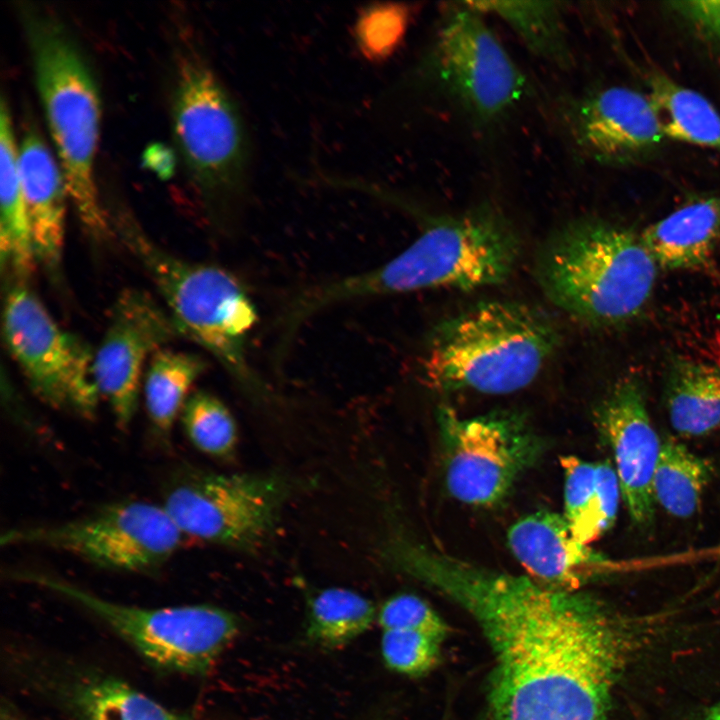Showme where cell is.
I'll list each match as a JSON object with an SVG mask.
<instances>
[{"label": "cell", "mask_w": 720, "mask_h": 720, "mask_svg": "<svg viewBox=\"0 0 720 720\" xmlns=\"http://www.w3.org/2000/svg\"><path fill=\"white\" fill-rule=\"evenodd\" d=\"M394 568L454 601L479 624L494 656V720H604L622 664L610 611L577 590L492 570L397 535Z\"/></svg>", "instance_id": "1"}, {"label": "cell", "mask_w": 720, "mask_h": 720, "mask_svg": "<svg viewBox=\"0 0 720 720\" xmlns=\"http://www.w3.org/2000/svg\"><path fill=\"white\" fill-rule=\"evenodd\" d=\"M520 254L512 223L491 205L432 220L387 263L304 291L287 310L297 325L334 304L432 288L472 290L505 281Z\"/></svg>", "instance_id": "2"}, {"label": "cell", "mask_w": 720, "mask_h": 720, "mask_svg": "<svg viewBox=\"0 0 720 720\" xmlns=\"http://www.w3.org/2000/svg\"><path fill=\"white\" fill-rule=\"evenodd\" d=\"M559 340L555 322L536 307L480 301L433 329L424 380L441 392L513 393L538 377Z\"/></svg>", "instance_id": "3"}, {"label": "cell", "mask_w": 720, "mask_h": 720, "mask_svg": "<svg viewBox=\"0 0 720 720\" xmlns=\"http://www.w3.org/2000/svg\"><path fill=\"white\" fill-rule=\"evenodd\" d=\"M658 269L640 235L600 218H581L544 243L535 272L559 309L583 323L610 327L645 310Z\"/></svg>", "instance_id": "4"}, {"label": "cell", "mask_w": 720, "mask_h": 720, "mask_svg": "<svg viewBox=\"0 0 720 720\" xmlns=\"http://www.w3.org/2000/svg\"><path fill=\"white\" fill-rule=\"evenodd\" d=\"M22 19L35 84L57 153L67 194L77 216L96 240L111 232L94 180L99 134L97 86L72 36L55 16L25 7Z\"/></svg>", "instance_id": "5"}, {"label": "cell", "mask_w": 720, "mask_h": 720, "mask_svg": "<svg viewBox=\"0 0 720 720\" xmlns=\"http://www.w3.org/2000/svg\"><path fill=\"white\" fill-rule=\"evenodd\" d=\"M114 226L144 266L180 336L213 355L249 394L265 395V385L249 364L246 352L248 336L258 320L257 310L239 279L221 267L170 254L126 213L116 216Z\"/></svg>", "instance_id": "6"}, {"label": "cell", "mask_w": 720, "mask_h": 720, "mask_svg": "<svg viewBox=\"0 0 720 720\" xmlns=\"http://www.w3.org/2000/svg\"><path fill=\"white\" fill-rule=\"evenodd\" d=\"M13 576L70 600L97 617L153 666L189 676L206 674L239 632L237 618L209 605L140 607L102 598L48 574Z\"/></svg>", "instance_id": "7"}, {"label": "cell", "mask_w": 720, "mask_h": 720, "mask_svg": "<svg viewBox=\"0 0 720 720\" xmlns=\"http://www.w3.org/2000/svg\"><path fill=\"white\" fill-rule=\"evenodd\" d=\"M174 80L172 126L187 170L209 204L229 207L245 193L250 161L239 109L195 52L179 56Z\"/></svg>", "instance_id": "8"}, {"label": "cell", "mask_w": 720, "mask_h": 720, "mask_svg": "<svg viewBox=\"0 0 720 720\" xmlns=\"http://www.w3.org/2000/svg\"><path fill=\"white\" fill-rule=\"evenodd\" d=\"M183 536L162 505L124 500L55 524L10 528L2 546H38L119 572L152 573L180 548Z\"/></svg>", "instance_id": "9"}, {"label": "cell", "mask_w": 720, "mask_h": 720, "mask_svg": "<svg viewBox=\"0 0 720 720\" xmlns=\"http://www.w3.org/2000/svg\"><path fill=\"white\" fill-rule=\"evenodd\" d=\"M288 490L272 475L184 467L168 481L161 505L183 537L248 551L272 536Z\"/></svg>", "instance_id": "10"}, {"label": "cell", "mask_w": 720, "mask_h": 720, "mask_svg": "<svg viewBox=\"0 0 720 720\" xmlns=\"http://www.w3.org/2000/svg\"><path fill=\"white\" fill-rule=\"evenodd\" d=\"M2 330L9 353L40 400L84 419L94 418L101 400L94 352L58 325L25 281L14 280L7 289Z\"/></svg>", "instance_id": "11"}, {"label": "cell", "mask_w": 720, "mask_h": 720, "mask_svg": "<svg viewBox=\"0 0 720 720\" xmlns=\"http://www.w3.org/2000/svg\"><path fill=\"white\" fill-rule=\"evenodd\" d=\"M437 423L447 489L465 504L488 507L502 502L543 452L542 440L513 412L463 417L441 406Z\"/></svg>", "instance_id": "12"}, {"label": "cell", "mask_w": 720, "mask_h": 720, "mask_svg": "<svg viewBox=\"0 0 720 720\" xmlns=\"http://www.w3.org/2000/svg\"><path fill=\"white\" fill-rule=\"evenodd\" d=\"M483 15L467 2L446 8L428 66L472 118L488 123L522 100L527 81Z\"/></svg>", "instance_id": "13"}, {"label": "cell", "mask_w": 720, "mask_h": 720, "mask_svg": "<svg viewBox=\"0 0 720 720\" xmlns=\"http://www.w3.org/2000/svg\"><path fill=\"white\" fill-rule=\"evenodd\" d=\"M177 336L166 308L147 292L129 288L117 297L94 352L93 373L119 428L127 429L136 414L147 360Z\"/></svg>", "instance_id": "14"}, {"label": "cell", "mask_w": 720, "mask_h": 720, "mask_svg": "<svg viewBox=\"0 0 720 720\" xmlns=\"http://www.w3.org/2000/svg\"><path fill=\"white\" fill-rule=\"evenodd\" d=\"M600 435L609 445L622 498L638 525L653 520L652 481L662 441L648 413L643 386L634 376L621 378L594 411Z\"/></svg>", "instance_id": "15"}, {"label": "cell", "mask_w": 720, "mask_h": 720, "mask_svg": "<svg viewBox=\"0 0 720 720\" xmlns=\"http://www.w3.org/2000/svg\"><path fill=\"white\" fill-rule=\"evenodd\" d=\"M569 121L576 142L599 160L636 157L665 138L650 96L628 87H607L579 100Z\"/></svg>", "instance_id": "16"}, {"label": "cell", "mask_w": 720, "mask_h": 720, "mask_svg": "<svg viewBox=\"0 0 720 720\" xmlns=\"http://www.w3.org/2000/svg\"><path fill=\"white\" fill-rule=\"evenodd\" d=\"M508 546L530 577L550 587L578 590L611 570L610 561L572 534L563 515L538 511L516 521Z\"/></svg>", "instance_id": "17"}, {"label": "cell", "mask_w": 720, "mask_h": 720, "mask_svg": "<svg viewBox=\"0 0 720 720\" xmlns=\"http://www.w3.org/2000/svg\"><path fill=\"white\" fill-rule=\"evenodd\" d=\"M17 162L36 260L55 273L62 259L68 194L60 165L33 124L22 132Z\"/></svg>", "instance_id": "18"}, {"label": "cell", "mask_w": 720, "mask_h": 720, "mask_svg": "<svg viewBox=\"0 0 720 720\" xmlns=\"http://www.w3.org/2000/svg\"><path fill=\"white\" fill-rule=\"evenodd\" d=\"M75 720H192L129 683L102 672L69 669L42 678Z\"/></svg>", "instance_id": "19"}, {"label": "cell", "mask_w": 720, "mask_h": 720, "mask_svg": "<svg viewBox=\"0 0 720 720\" xmlns=\"http://www.w3.org/2000/svg\"><path fill=\"white\" fill-rule=\"evenodd\" d=\"M640 236L659 268H703L720 242V197L687 202L649 225Z\"/></svg>", "instance_id": "20"}, {"label": "cell", "mask_w": 720, "mask_h": 720, "mask_svg": "<svg viewBox=\"0 0 720 720\" xmlns=\"http://www.w3.org/2000/svg\"><path fill=\"white\" fill-rule=\"evenodd\" d=\"M11 115L2 95L0 102V250L2 267L16 280H27L37 263L22 193ZM26 282V281H25Z\"/></svg>", "instance_id": "21"}, {"label": "cell", "mask_w": 720, "mask_h": 720, "mask_svg": "<svg viewBox=\"0 0 720 720\" xmlns=\"http://www.w3.org/2000/svg\"><path fill=\"white\" fill-rule=\"evenodd\" d=\"M665 403L672 428L700 437L720 427V368L677 357L666 374Z\"/></svg>", "instance_id": "22"}, {"label": "cell", "mask_w": 720, "mask_h": 720, "mask_svg": "<svg viewBox=\"0 0 720 720\" xmlns=\"http://www.w3.org/2000/svg\"><path fill=\"white\" fill-rule=\"evenodd\" d=\"M206 362L197 354L163 348L148 361L143 377V397L152 430L167 438L204 373Z\"/></svg>", "instance_id": "23"}, {"label": "cell", "mask_w": 720, "mask_h": 720, "mask_svg": "<svg viewBox=\"0 0 720 720\" xmlns=\"http://www.w3.org/2000/svg\"><path fill=\"white\" fill-rule=\"evenodd\" d=\"M649 87L665 137L720 151V113L705 96L662 73Z\"/></svg>", "instance_id": "24"}, {"label": "cell", "mask_w": 720, "mask_h": 720, "mask_svg": "<svg viewBox=\"0 0 720 720\" xmlns=\"http://www.w3.org/2000/svg\"><path fill=\"white\" fill-rule=\"evenodd\" d=\"M711 463L673 439L662 441L652 481L654 503L676 518H689L698 509L712 477Z\"/></svg>", "instance_id": "25"}, {"label": "cell", "mask_w": 720, "mask_h": 720, "mask_svg": "<svg viewBox=\"0 0 720 720\" xmlns=\"http://www.w3.org/2000/svg\"><path fill=\"white\" fill-rule=\"evenodd\" d=\"M482 14L503 20L526 47L547 61L569 62L568 39L560 3L519 1H469Z\"/></svg>", "instance_id": "26"}, {"label": "cell", "mask_w": 720, "mask_h": 720, "mask_svg": "<svg viewBox=\"0 0 720 720\" xmlns=\"http://www.w3.org/2000/svg\"><path fill=\"white\" fill-rule=\"evenodd\" d=\"M376 615L373 603L361 594L326 588L309 600L307 634L322 646H341L367 631Z\"/></svg>", "instance_id": "27"}, {"label": "cell", "mask_w": 720, "mask_h": 720, "mask_svg": "<svg viewBox=\"0 0 720 720\" xmlns=\"http://www.w3.org/2000/svg\"><path fill=\"white\" fill-rule=\"evenodd\" d=\"M179 418L188 440L200 452L221 459L232 456L238 439L236 422L215 395L192 392Z\"/></svg>", "instance_id": "28"}, {"label": "cell", "mask_w": 720, "mask_h": 720, "mask_svg": "<svg viewBox=\"0 0 720 720\" xmlns=\"http://www.w3.org/2000/svg\"><path fill=\"white\" fill-rule=\"evenodd\" d=\"M564 471V514L574 537L590 544L605 533L602 526L596 463L575 456L560 459Z\"/></svg>", "instance_id": "29"}, {"label": "cell", "mask_w": 720, "mask_h": 720, "mask_svg": "<svg viewBox=\"0 0 720 720\" xmlns=\"http://www.w3.org/2000/svg\"><path fill=\"white\" fill-rule=\"evenodd\" d=\"M409 20V10L401 5H375L363 10L355 25L361 52L369 59L381 60L397 48Z\"/></svg>", "instance_id": "30"}, {"label": "cell", "mask_w": 720, "mask_h": 720, "mask_svg": "<svg viewBox=\"0 0 720 720\" xmlns=\"http://www.w3.org/2000/svg\"><path fill=\"white\" fill-rule=\"evenodd\" d=\"M442 640L425 633L384 630L381 652L393 671L418 676L429 672L439 661Z\"/></svg>", "instance_id": "31"}, {"label": "cell", "mask_w": 720, "mask_h": 720, "mask_svg": "<svg viewBox=\"0 0 720 720\" xmlns=\"http://www.w3.org/2000/svg\"><path fill=\"white\" fill-rule=\"evenodd\" d=\"M384 630H405L428 634L443 640L447 626L437 612L422 598L402 593L386 600L377 613Z\"/></svg>", "instance_id": "32"}, {"label": "cell", "mask_w": 720, "mask_h": 720, "mask_svg": "<svg viewBox=\"0 0 720 720\" xmlns=\"http://www.w3.org/2000/svg\"><path fill=\"white\" fill-rule=\"evenodd\" d=\"M670 5L702 36L720 43V1H676Z\"/></svg>", "instance_id": "33"}, {"label": "cell", "mask_w": 720, "mask_h": 720, "mask_svg": "<svg viewBox=\"0 0 720 720\" xmlns=\"http://www.w3.org/2000/svg\"><path fill=\"white\" fill-rule=\"evenodd\" d=\"M705 720H720V704L711 709Z\"/></svg>", "instance_id": "34"}]
</instances>
